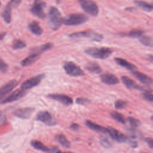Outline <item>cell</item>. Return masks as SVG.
Segmentation results:
<instances>
[{
	"mask_svg": "<svg viewBox=\"0 0 153 153\" xmlns=\"http://www.w3.org/2000/svg\"><path fill=\"white\" fill-rule=\"evenodd\" d=\"M142 96L146 100L150 102L153 105V94L150 91H145V93L142 94Z\"/></svg>",
	"mask_w": 153,
	"mask_h": 153,
	"instance_id": "33",
	"label": "cell"
},
{
	"mask_svg": "<svg viewBox=\"0 0 153 153\" xmlns=\"http://www.w3.org/2000/svg\"><path fill=\"white\" fill-rule=\"evenodd\" d=\"M114 60L117 64H118L119 65H120L121 66H122L123 68H125L126 69H127L128 70H130L131 71H134L137 69V68L135 65H134L133 64L130 63L129 62H128L126 60L123 59L122 58L115 57L114 59Z\"/></svg>",
	"mask_w": 153,
	"mask_h": 153,
	"instance_id": "17",
	"label": "cell"
},
{
	"mask_svg": "<svg viewBox=\"0 0 153 153\" xmlns=\"http://www.w3.org/2000/svg\"><path fill=\"white\" fill-rule=\"evenodd\" d=\"M14 5L12 1L9 2L5 8H4V11H2L1 16L3 17L4 20L5 21L6 23H9L11 22V7L12 6Z\"/></svg>",
	"mask_w": 153,
	"mask_h": 153,
	"instance_id": "19",
	"label": "cell"
},
{
	"mask_svg": "<svg viewBox=\"0 0 153 153\" xmlns=\"http://www.w3.org/2000/svg\"><path fill=\"white\" fill-rule=\"evenodd\" d=\"M46 6V4L42 1H35L30 8L31 13L35 16L40 18L44 19L45 17L46 14L44 12V8Z\"/></svg>",
	"mask_w": 153,
	"mask_h": 153,
	"instance_id": "7",
	"label": "cell"
},
{
	"mask_svg": "<svg viewBox=\"0 0 153 153\" xmlns=\"http://www.w3.org/2000/svg\"><path fill=\"white\" fill-rule=\"evenodd\" d=\"M49 21L50 27L53 30L58 29L63 23V18L59 10L55 7H51L49 10Z\"/></svg>",
	"mask_w": 153,
	"mask_h": 153,
	"instance_id": "2",
	"label": "cell"
},
{
	"mask_svg": "<svg viewBox=\"0 0 153 153\" xmlns=\"http://www.w3.org/2000/svg\"><path fill=\"white\" fill-rule=\"evenodd\" d=\"M75 102L77 104L84 105H86V104L90 103V100H89L88 99H86V98H84V97H78L76 99Z\"/></svg>",
	"mask_w": 153,
	"mask_h": 153,
	"instance_id": "36",
	"label": "cell"
},
{
	"mask_svg": "<svg viewBox=\"0 0 153 153\" xmlns=\"http://www.w3.org/2000/svg\"><path fill=\"white\" fill-rule=\"evenodd\" d=\"M18 84V81L16 80H11L3 85L0 87V100L4 99V97L8 94L14 88L16 87Z\"/></svg>",
	"mask_w": 153,
	"mask_h": 153,
	"instance_id": "12",
	"label": "cell"
},
{
	"mask_svg": "<svg viewBox=\"0 0 153 153\" xmlns=\"http://www.w3.org/2000/svg\"><path fill=\"white\" fill-rule=\"evenodd\" d=\"M121 80L123 84L129 89H142V87L137 85L134 80L126 76H123Z\"/></svg>",
	"mask_w": 153,
	"mask_h": 153,
	"instance_id": "20",
	"label": "cell"
},
{
	"mask_svg": "<svg viewBox=\"0 0 153 153\" xmlns=\"http://www.w3.org/2000/svg\"><path fill=\"white\" fill-rule=\"evenodd\" d=\"M85 124L88 128H91V130H93L96 131L106 133V127L101 126H100L95 123H93L90 120H87L85 121Z\"/></svg>",
	"mask_w": 153,
	"mask_h": 153,
	"instance_id": "24",
	"label": "cell"
},
{
	"mask_svg": "<svg viewBox=\"0 0 153 153\" xmlns=\"http://www.w3.org/2000/svg\"><path fill=\"white\" fill-rule=\"evenodd\" d=\"M100 143L105 148H109L112 146L111 141L106 137H101L100 138Z\"/></svg>",
	"mask_w": 153,
	"mask_h": 153,
	"instance_id": "31",
	"label": "cell"
},
{
	"mask_svg": "<svg viewBox=\"0 0 153 153\" xmlns=\"http://www.w3.org/2000/svg\"><path fill=\"white\" fill-rule=\"evenodd\" d=\"M111 116L115 120L117 121L120 123H122V124H125L126 123V120L124 117V116L118 112H117V111H112L111 112Z\"/></svg>",
	"mask_w": 153,
	"mask_h": 153,
	"instance_id": "26",
	"label": "cell"
},
{
	"mask_svg": "<svg viewBox=\"0 0 153 153\" xmlns=\"http://www.w3.org/2000/svg\"><path fill=\"white\" fill-rule=\"evenodd\" d=\"M143 33V31L140 29H133L127 33L126 35L133 38H140Z\"/></svg>",
	"mask_w": 153,
	"mask_h": 153,
	"instance_id": "29",
	"label": "cell"
},
{
	"mask_svg": "<svg viewBox=\"0 0 153 153\" xmlns=\"http://www.w3.org/2000/svg\"><path fill=\"white\" fill-rule=\"evenodd\" d=\"M0 4H1V3H0Z\"/></svg>",
	"mask_w": 153,
	"mask_h": 153,
	"instance_id": "44",
	"label": "cell"
},
{
	"mask_svg": "<svg viewBox=\"0 0 153 153\" xmlns=\"http://www.w3.org/2000/svg\"><path fill=\"white\" fill-rule=\"evenodd\" d=\"M127 106V102L123 100H117L115 102L114 106L117 109H121L124 108Z\"/></svg>",
	"mask_w": 153,
	"mask_h": 153,
	"instance_id": "32",
	"label": "cell"
},
{
	"mask_svg": "<svg viewBox=\"0 0 153 153\" xmlns=\"http://www.w3.org/2000/svg\"><path fill=\"white\" fill-rule=\"evenodd\" d=\"M81 8L87 14L92 16H97L99 13V7L97 4L89 0H81L79 1Z\"/></svg>",
	"mask_w": 153,
	"mask_h": 153,
	"instance_id": "4",
	"label": "cell"
},
{
	"mask_svg": "<svg viewBox=\"0 0 153 153\" xmlns=\"http://www.w3.org/2000/svg\"><path fill=\"white\" fill-rule=\"evenodd\" d=\"M40 56H41V53H39L32 54L30 56H27L25 59H23L21 62V65L23 66H29V65H32V63H33L34 62H35L37 60H38L39 59Z\"/></svg>",
	"mask_w": 153,
	"mask_h": 153,
	"instance_id": "18",
	"label": "cell"
},
{
	"mask_svg": "<svg viewBox=\"0 0 153 153\" xmlns=\"http://www.w3.org/2000/svg\"><path fill=\"white\" fill-rule=\"evenodd\" d=\"M85 68L87 71L96 74L100 73L102 72V68H100L99 65L96 62H90L87 63V64L85 65Z\"/></svg>",
	"mask_w": 153,
	"mask_h": 153,
	"instance_id": "23",
	"label": "cell"
},
{
	"mask_svg": "<svg viewBox=\"0 0 153 153\" xmlns=\"http://www.w3.org/2000/svg\"><path fill=\"white\" fill-rule=\"evenodd\" d=\"M145 142L147 143L148 146L153 149V139L151 137H146L145 138Z\"/></svg>",
	"mask_w": 153,
	"mask_h": 153,
	"instance_id": "38",
	"label": "cell"
},
{
	"mask_svg": "<svg viewBox=\"0 0 153 153\" xmlns=\"http://www.w3.org/2000/svg\"><path fill=\"white\" fill-rule=\"evenodd\" d=\"M1 116H2V112L0 111V118L1 117Z\"/></svg>",
	"mask_w": 153,
	"mask_h": 153,
	"instance_id": "42",
	"label": "cell"
},
{
	"mask_svg": "<svg viewBox=\"0 0 153 153\" xmlns=\"http://www.w3.org/2000/svg\"><path fill=\"white\" fill-rule=\"evenodd\" d=\"M132 74L137 79L143 84H151L153 83V79L143 73L134 71L132 72Z\"/></svg>",
	"mask_w": 153,
	"mask_h": 153,
	"instance_id": "16",
	"label": "cell"
},
{
	"mask_svg": "<svg viewBox=\"0 0 153 153\" xmlns=\"http://www.w3.org/2000/svg\"><path fill=\"white\" fill-rule=\"evenodd\" d=\"M88 20V17L81 13L72 14L63 19V23L68 26H76L81 25Z\"/></svg>",
	"mask_w": 153,
	"mask_h": 153,
	"instance_id": "3",
	"label": "cell"
},
{
	"mask_svg": "<svg viewBox=\"0 0 153 153\" xmlns=\"http://www.w3.org/2000/svg\"><path fill=\"white\" fill-rule=\"evenodd\" d=\"M8 69V65L0 57V71L5 73Z\"/></svg>",
	"mask_w": 153,
	"mask_h": 153,
	"instance_id": "35",
	"label": "cell"
},
{
	"mask_svg": "<svg viewBox=\"0 0 153 153\" xmlns=\"http://www.w3.org/2000/svg\"><path fill=\"white\" fill-rule=\"evenodd\" d=\"M56 153H72V152H63L60 151V150H58V151H57V152Z\"/></svg>",
	"mask_w": 153,
	"mask_h": 153,
	"instance_id": "41",
	"label": "cell"
},
{
	"mask_svg": "<svg viewBox=\"0 0 153 153\" xmlns=\"http://www.w3.org/2000/svg\"><path fill=\"white\" fill-rule=\"evenodd\" d=\"M140 42L145 45L153 47V39L148 36H141L139 38Z\"/></svg>",
	"mask_w": 153,
	"mask_h": 153,
	"instance_id": "28",
	"label": "cell"
},
{
	"mask_svg": "<svg viewBox=\"0 0 153 153\" xmlns=\"http://www.w3.org/2000/svg\"><path fill=\"white\" fill-rule=\"evenodd\" d=\"M102 82L108 85H115L119 82V80L116 76L111 73H104L100 76Z\"/></svg>",
	"mask_w": 153,
	"mask_h": 153,
	"instance_id": "15",
	"label": "cell"
},
{
	"mask_svg": "<svg viewBox=\"0 0 153 153\" xmlns=\"http://www.w3.org/2000/svg\"><path fill=\"white\" fill-rule=\"evenodd\" d=\"M53 46V44L51 42H48L46 43L44 45H42V46H41L40 47H39V50H40L41 51H44L46 50H48L50 48H51Z\"/></svg>",
	"mask_w": 153,
	"mask_h": 153,
	"instance_id": "37",
	"label": "cell"
},
{
	"mask_svg": "<svg viewBox=\"0 0 153 153\" xmlns=\"http://www.w3.org/2000/svg\"><path fill=\"white\" fill-rule=\"evenodd\" d=\"M34 108L30 107L16 109L14 112V115L18 118L26 119L30 117L32 113L34 112Z\"/></svg>",
	"mask_w": 153,
	"mask_h": 153,
	"instance_id": "14",
	"label": "cell"
},
{
	"mask_svg": "<svg viewBox=\"0 0 153 153\" xmlns=\"http://www.w3.org/2000/svg\"><path fill=\"white\" fill-rule=\"evenodd\" d=\"M12 47L14 49H21L26 47V44L22 40L15 39L13 42Z\"/></svg>",
	"mask_w": 153,
	"mask_h": 153,
	"instance_id": "30",
	"label": "cell"
},
{
	"mask_svg": "<svg viewBox=\"0 0 153 153\" xmlns=\"http://www.w3.org/2000/svg\"><path fill=\"white\" fill-rule=\"evenodd\" d=\"M36 120L48 126H53L56 124V121L51 114L47 111L39 112L36 115Z\"/></svg>",
	"mask_w": 153,
	"mask_h": 153,
	"instance_id": "9",
	"label": "cell"
},
{
	"mask_svg": "<svg viewBox=\"0 0 153 153\" xmlns=\"http://www.w3.org/2000/svg\"><path fill=\"white\" fill-rule=\"evenodd\" d=\"M56 139L61 145H62L65 148H69L71 146L70 142L66 138V137L62 134H59L56 135Z\"/></svg>",
	"mask_w": 153,
	"mask_h": 153,
	"instance_id": "25",
	"label": "cell"
},
{
	"mask_svg": "<svg viewBox=\"0 0 153 153\" xmlns=\"http://www.w3.org/2000/svg\"><path fill=\"white\" fill-rule=\"evenodd\" d=\"M28 27L29 30L32 32L33 34L36 35H41L42 33L43 30L42 27L40 26L38 22L36 21H33L29 24Z\"/></svg>",
	"mask_w": 153,
	"mask_h": 153,
	"instance_id": "22",
	"label": "cell"
},
{
	"mask_svg": "<svg viewBox=\"0 0 153 153\" xmlns=\"http://www.w3.org/2000/svg\"><path fill=\"white\" fill-rule=\"evenodd\" d=\"M66 73L72 76H79L84 75L83 71L73 62H66L63 65Z\"/></svg>",
	"mask_w": 153,
	"mask_h": 153,
	"instance_id": "6",
	"label": "cell"
},
{
	"mask_svg": "<svg viewBox=\"0 0 153 153\" xmlns=\"http://www.w3.org/2000/svg\"><path fill=\"white\" fill-rule=\"evenodd\" d=\"M106 128V133L111 136V137L118 142H124L127 140V137L120 131L114 128L108 127Z\"/></svg>",
	"mask_w": 153,
	"mask_h": 153,
	"instance_id": "11",
	"label": "cell"
},
{
	"mask_svg": "<svg viewBox=\"0 0 153 153\" xmlns=\"http://www.w3.org/2000/svg\"><path fill=\"white\" fill-rule=\"evenodd\" d=\"M79 125L76 123H73L70 126V128L74 130H77L79 128Z\"/></svg>",
	"mask_w": 153,
	"mask_h": 153,
	"instance_id": "39",
	"label": "cell"
},
{
	"mask_svg": "<svg viewBox=\"0 0 153 153\" xmlns=\"http://www.w3.org/2000/svg\"><path fill=\"white\" fill-rule=\"evenodd\" d=\"M85 53L94 58L105 59L111 55L112 50L108 47H90L85 50Z\"/></svg>",
	"mask_w": 153,
	"mask_h": 153,
	"instance_id": "1",
	"label": "cell"
},
{
	"mask_svg": "<svg viewBox=\"0 0 153 153\" xmlns=\"http://www.w3.org/2000/svg\"><path fill=\"white\" fill-rule=\"evenodd\" d=\"M44 74H40L26 80L22 84L21 89L26 91V90L30 89L38 85L41 82V80L44 78Z\"/></svg>",
	"mask_w": 153,
	"mask_h": 153,
	"instance_id": "8",
	"label": "cell"
},
{
	"mask_svg": "<svg viewBox=\"0 0 153 153\" xmlns=\"http://www.w3.org/2000/svg\"><path fill=\"white\" fill-rule=\"evenodd\" d=\"M134 3L145 10H153V3H149L145 1H135Z\"/></svg>",
	"mask_w": 153,
	"mask_h": 153,
	"instance_id": "27",
	"label": "cell"
},
{
	"mask_svg": "<svg viewBox=\"0 0 153 153\" xmlns=\"http://www.w3.org/2000/svg\"><path fill=\"white\" fill-rule=\"evenodd\" d=\"M70 37L72 38H81V37H87L91 40L96 41H100L103 39V36L94 30H87L81 32H76L72 33L69 35Z\"/></svg>",
	"mask_w": 153,
	"mask_h": 153,
	"instance_id": "5",
	"label": "cell"
},
{
	"mask_svg": "<svg viewBox=\"0 0 153 153\" xmlns=\"http://www.w3.org/2000/svg\"><path fill=\"white\" fill-rule=\"evenodd\" d=\"M26 92L25 90H23L22 89H18L16 90V91H13L11 93L9 96L2 99L1 102L0 103L1 104H4V103H11L14 101H16L22 97H23L25 94Z\"/></svg>",
	"mask_w": 153,
	"mask_h": 153,
	"instance_id": "10",
	"label": "cell"
},
{
	"mask_svg": "<svg viewBox=\"0 0 153 153\" xmlns=\"http://www.w3.org/2000/svg\"><path fill=\"white\" fill-rule=\"evenodd\" d=\"M127 120H128V121L130 123V126L133 127H137L139 126H140V121L136 118H133V117H128Z\"/></svg>",
	"mask_w": 153,
	"mask_h": 153,
	"instance_id": "34",
	"label": "cell"
},
{
	"mask_svg": "<svg viewBox=\"0 0 153 153\" xmlns=\"http://www.w3.org/2000/svg\"><path fill=\"white\" fill-rule=\"evenodd\" d=\"M30 144L32 146V147H33L35 149L37 150H39V151L48 152V153H50L51 152V148H48L47 146H45L44 143H42L39 140H32L30 142Z\"/></svg>",
	"mask_w": 153,
	"mask_h": 153,
	"instance_id": "21",
	"label": "cell"
},
{
	"mask_svg": "<svg viewBox=\"0 0 153 153\" xmlns=\"http://www.w3.org/2000/svg\"><path fill=\"white\" fill-rule=\"evenodd\" d=\"M4 36V33H0V40L2 39Z\"/></svg>",
	"mask_w": 153,
	"mask_h": 153,
	"instance_id": "40",
	"label": "cell"
},
{
	"mask_svg": "<svg viewBox=\"0 0 153 153\" xmlns=\"http://www.w3.org/2000/svg\"><path fill=\"white\" fill-rule=\"evenodd\" d=\"M48 97L50 99H52L53 100H55L56 101H58L65 105H71L73 103V100L72 99L66 95L63 94H50L48 95Z\"/></svg>",
	"mask_w": 153,
	"mask_h": 153,
	"instance_id": "13",
	"label": "cell"
},
{
	"mask_svg": "<svg viewBox=\"0 0 153 153\" xmlns=\"http://www.w3.org/2000/svg\"><path fill=\"white\" fill-rule=\"evenodd\" d=\"M151 120L153 121V115H152V116H151Z\"/></svg>",
	"mask_w": 153,
	"mask_h": 153,
	"instance_id": "43",
	"label": "cell"
}]
</instances>
